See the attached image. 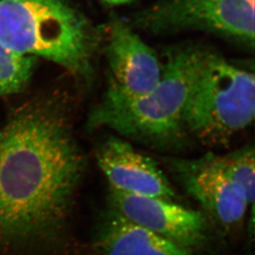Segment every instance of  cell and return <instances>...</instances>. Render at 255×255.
Segmentation results:
<instances>
[{
  "instance_id": "1",
  "label": "cell",
  "mask_w": 255,
  "mask_h": 255,
  "mask_svg": "<svg viewBox=\"0 0 255 255\" xmlns=\"http://www.w3.org/2000/svg\"><path fill=\"white\" fill-rule=\"evenodd\" d=\"M85 166L57 99H33L12 113L0 129V249L56 237Z\"/></svg>"
},
{
  "instance_id": "2",
  "label": "cell",
  "mask_w": 255,
  "mask_h": 255,
  "mask_svg": "<svg viewBox=\"0 0 255 255\" xmlns=\"http://www.w3.org/2000/svg\"><path fill=\"white\" fill-rule=\"evenodd\" d=\"M204 48L187 45L167 52L157 85L135 98L104 94L89 118V128H108L149 146L169 149L187 136L183 115Z\"/></svg>"
},
{
  "instance_id": "3",
  "label": "cell",
  "mask_w": 255,
  "mask_h": 255,
  "mask_svg": "<svg viewBox=\"0 0 255 255\" xmlns=\"http://www.w3.org/2000/svg\"><path fill=\"white\" fill-rule=\"evenodd\" d=\"M102 38L100 29L64 0L0 1V43L86 81L95 74Z\"/></svg>"
},
{
  "instance_id": "4",
  "label": "cell",
  "mask_w": 255,
  "mask_h": 255,
  "mask_svg": "<svg viewBox=\"0 0 255 255\" xmlns=\"http://www.w3.org/2000/svg\"><path fill=\"white\" fill-rule=\"evenodd\" d=\"M253 71L205 49L183 110L187 135L223 144L252 125L255 114Z\"/></svg>"
},
{
  "instance_id": "5",
  "label": "cell",
  "mask_w": 255,
  "mask_h": 255,
  "mask_svg": "<svg viewBox=\"0 0 255 255\" xmlns=\"http://www.w3.org/2000/svg\"><path fill=\"white\" fill-rule=\"evenodd\" d=\"M127 22L152 35L200 31L255 46V0H159Z\"/></svg>"
},
{
  "instance_id": "6",
  "label": "cell",
  "mask_w": 255,
  "mask_h": 255,
  "mask_svg": "<svg viewBox=\"0 0 255 255\" xmlns=\"http://www.w3.org/2000/svg\"><path fill=\"white\" fill-rule=\"evenodd\" d=\"M105 32L109 84L104 94L135 98L151 90L162 74L156 51L115 12L109 14Z\"/></svg>"
},
{
  "instance_id": "7",
  "label": "cell",
  "mask_w": 255,
  "mask_h": 255,
  "mask_svg": "<svg viewBox=\"0 0 255 255\" xmlns=\"http://www.w3.org/2000/svg\"><path fill=\"white\" fill-rule=\"evenodd\" d=\"M167 164L205 215L220 227L230 230L245 219L250 206L227 175L221 155L208 152L194 159H169Z\"/></svg>"
},
{
  "instance_id": "8",
  "label": "cell",
  "mask_w": 255,
  "mask_h": 255,
  "mask_svg": "<svg viewBox=\"0 0 255 255\" xmlns=\"http://www.w3.org/2000/svg\"><path fill=\"white\" fill-rule=\"evenodd\" d=\"M109 206L126 219L184 248L193 251L207 242L206 215L162 198L130 195L109 189Z\"/></svg>"
},
{
  "instance_id": "9",
  "label": "cell",
  "mask_w": 255,
  "mask_h": 255,
  "mask_svg": "<svg viewBox=\"0 0 255 255\" xmlns=\"http://www.w3.org/2000/svg\"><path fill=\"white\" fill-rule=\"evenodd\" d=\"M96 159L111 190L174 202L178 199L159 164L123 138L109 135L104 139L97 148Z\"/></svg>"
},
{
  "instance_id": "10",
  "label": "cell",
  "mask_w": 255,
  "mask_h": 255,
  "mask_svg": "<svg viewBox=\"0 0 255 255\" xmlns=\"http://www.w3.org/2000/svg\"><path fill=\"white\" fill-rule=\"evenodd\" d=\"M95 245L104 255H195L109 207L97 225Z\"/></svg>"
},
{
  "instance_id": "11",
  "label": "cell",
  "mask_w": 255,
  "mask_h": 255,
  "mask_svg": "<svg viewBox=\"0 0 255 255\" xmlns=\"http://www.w3.org/2000/svg\"><path fill=\"white\" fill-rule=\"evenodd\" d=\"M222 164L231 182L248 202L251 213L255 209V151L253 144H246L228 154H222Z\"/></svg>"
},
{
  "instance_id": "12",
  "label": "cell",
  "mask_w": 255,
  "mask_h": 255,
  "mask_svg": "<svg viewBox=\"0 0 255 255\" xmlns=\"http://www.w3.org/2000/svg\"><path fill=\"white\" fill-rule=\"evenodd\" d=\"M36 58L12 51L0 43V96L17 94L31 79Z\"/></svg>"
},
{
  "instance_id": "13",
  "label": "cell",
  "mask_w": 255,
  "mask_h": 255,
  "mask_svg": "<svg viewBox=\"0 0 255 255\" xmlns=\"http://www.w3.org/2000/svg\"><path fill=\"white\" fill-rule=\"evenodd\" d=\"M104 3L110 6H121V5L129 4L135 0H102Z\"/></svg>"
}]
</instances>
